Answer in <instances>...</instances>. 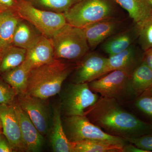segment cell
I'll list each match as a JSON object with an SVG mask.
<instances>
[{"label":"cell","instance_id":"obj_1","mask_svg":"<svg viewBox=\"0 0 152 152\" xmlns=\"http://www.w3.org/2000/svg\"><path fill=\"white\" fill-rule=\"evenodd\" d=\"M85 116L106 133L122 138L152 133V123L140 119L123 109L118 101L101 96Z\"/></svg>","mask_w":152,"mask_h":152},{"label":"cell","instance_id":"obj_2","mask_svg":"<svg viewBox=\"0 0 152 152\" xmlns=\"http://www.w3.org/2000/svg\"><path fill=\"white\" fill-rule=\"evenodd\" d=\"M72 69L55 58L50 62L32 69L26 92L44 100L58 94Z\"/></svg>","mask_w":152,"mask_h":152},{"label":"cell","instance_id":"obj_3","mask_svg":"<svg viewBox=\"0 0 152 152\" xmlns=\"http://www.w3.org/2000/svg\"><path fill=\"white\" fill-rule=\"evenodd\" d=\"M117 5L115 0H80L63 14L69 24L83 28L96 22L114 18Z\"/></svg>","mask_w":152,"mask_h":152},{"label":"cell","instance_id":"obj_4","mask_svg":"<svg viewBox=\"0 0 152 152\" xmlns=\"http://www.w3.org/2000/svg\"><path fill=\"white\" fill-rule=\"evenodd\" d=\"M15 11L21 19L50 39L68 24L64 14L38 8L26 0H18Z\"/></svg>","mask_w":152,"mask_h":152},{"label":"cell","instance_id":"obj_5","mask_svg":"<svg viewBox=\"0 0 152 152\" xmlns=\"http://www.w3.org/2000/svg\"><path fill=\"white\" fill-rule=\"evenodd\" d=\"M50 39L56 59H78L89 50L83 29L68 23Z\"/></svg>","mask_w":152,"mask_h":152},{"label":"cell","instance_id":"obj_6","mask_svg":"<svg viewBox=\"0 0 152 152\" xmlns=\"http://www.w3.org/2000/svg\"><path fill=\"white\" fill-rule=\"evenodd\" d=\"M62 122L66 136L72 142L85 140H97L123 146L128 143L122 138L106 133L86 116H66Z\"/></svg>","mask_w":152,"mask_h":152},{"label":"cell","instance_id":"obj_7","mask_svg":"<svg viewBox=\"0 0 152 152\" xmlns=\"http://www.w3.org/2000/svg\"><path fill=\"white\" fill-rule=\"evenodd\" d=\"M132 73L122 70H114L88 83L91 89L102 96L124 99L132 95H136L131 84Z\"/></svg>","mask_w":152,"mask_h":152},{"label":"cell","instance_id":"obj_8","mask_svg":"<svg viewBox=\"0 0 152 152\" xmlns=\"http://www.w3.org/2000/svg\"><path fill=\"white\" fill-rule=\"evenodd\" d=\"M99 97L90 88L88 83H73L68 86L64 96L61 110L66 116H85L87 109Z\"/></svg>","mask_w":152,"mask_h":152},{"label":"cell","instance_id":"obj_9","mask_svg":"<svg viewBox=\"0 0 152 152\" xmlns=\"http://www.w3.org/2000/svg\"><path fill=\"white\" fill-rule=\"evenodd\" d=\"M17 96V102L27 114L41 134L43 136L47 135L50 129V117L44 100L26 92L19 94Z\"/></svg>","mask_w":152,"mask_h":152},{"label":"cell","instance_id":"obj_10","mask_svg":"<svg viewBox=\"0 0 152 152\" xmlns=\"http://www.w3.org/2000/svg\"><path fill=\"white\" fill-rule=\"evenodd\" d=\"M0 118L3 134L8 141L13 151H26L14 103L0 105Z\"/></svg>","mask_w":152,"mask_h":152},{"label":"cell","instance_id":"obj_11","mask_svg":"<svg viewBox=\"0 0 152 152\" xmlns=\"http://www.w3.org/2000/svg\"><path fill=\"white\" fill-rule=\"evenodd\" d=\"M74 74V83H85L93 81L104 75L107 58L97 53H88Z\"/></svg>","mask_w":152,"mask_h":152},{"label":"cell","instance_id":"obj_12","mask_svg":"<svg viewBox=\"0 0 152 152\" xmlns=\"http://www.w3.org/2000/svg\"><path fill=\"white\" fill-rule=\"evenodd\" d=\"M14 105L18 118L26 151H40L43 145V136L41 134L27 114L17 102L14 103Z\"/></svg>","mask_w":152,"mask_h":152},{"label":"cell","instance_id":"obj_13","mask_svg":"<svg viewBox=\"0 0 152 152\" xmlns=\"http://www.w3.org/2000/svg\"><path fill=\"white\" fill-rule=\"evenodd\" d=\"M121 21L115 18L99 21L83 28L89 46L95 49L118 29Z\"/></svg>","mask_w":152,"mask_h":152},{"label":"cell","instance_id":"obj_14","mask_svg":"<svg viewBox=\"0 0 152 152\" xmlns=\"http://www.w3.org/2000/svg\"><path fill=\"white\" fill-rule=\"evenodd\" d=\"M55 59L51 39L41 35L35 43L27 50L24 63L32 70L50 62Z\"/></svg>","mask_w":152,"mask_h":152},{"label":"cell","instance_id":"obj_15","mask_svg":"<svg viewBox=\"0 0 152 152\" xmlns=\"http://www.w3.org/2000/svg\"><path fill=\"white\" fill-rule=\"evenodd\" d=\"M61 112V104L55 106L50 134L52 149L56 152H74L72 142L68 140L64 130Z\"/></svg>","mask_w":152,"mask_h":152},{"label":"cell","instance_id":"obj_16","mask_svg":"<svg viewBox=\"0 0 152 152\" xmlns=\"http://www.w3.org/2000/svg\"><path fill=\"white\" fill-rule=\"evenodd\" d=\"M138 36L137 27L135 24L130 28L108 38L103 44V50L109 56L117 54L132 45Z\"/></svg>","mask_w":152,"mask_h":152},{"label":"cell","instance_id":"obj_17","mask_svg":"<svg viewBox=\"0 0 152 152\" xmlns=\"http://www.w3.org/2000/svg\"><path fill=\"white\" fill-rule=\"evenodd\" d=\"M21 19L15 10L0 12V53L12 45L16 29Z\"/></svg>","mask_w":152,"mask_h":152},{"label":"cell","instance_id":"obj_18","mask_svg":"<svg viewBox=\"0 0 152 152\" xmlns=\"http://www.w3.org/2000/svg\"><path fill=\"white\" fill-rule=\"evenodd\" d=\"M139 64L135 50L132 45L126 50L107 58L104 75L114 70L132 73Z\"/></svg>","mask_w":152,"mask_h":152},{"label":"cell","instance_id":"obj_19","mask_svg":"<svg viewBox=\"0 0 152 152\" xmlns=\"http://www.w3.org/2000/svg\"><path fill=\"white\" fill-rule=\"evenodd\" d=\"M138 24L152 15V5L148 0H115Z\"/></svg>","mask_w":152,"mask_h":152},{"label":"cell","instance_id":"obj_20","mask_svg":"<svg viewBox=\"0 0 152 152\" xmlns=\"http://www.w3.org/2000/svg\"><path fill=\"white\" fill-rule=\"evenodd\" d=\"M72 143L74 152H123L124 146L97 140H83Z\"/></svg>","mask_w":152,"mask_h":152},{"label":"cell","instance_id":"obj_21","mask_svg":"<svg viewBox=\"0 0 152 152\" xmlns=\"http://www.w3.org/2000/svg\"><path fill=\"white\" fill-rule=\"evenodd\" d=\"M31 69L24 63L2 74V78L10 85L18 95L26 92Z\"/></svg>","mask_w":152,"mask_h":152},{"label":"cell","instance_id":"obj_22","mask_svg":"<svg viewBox=\"0 0 152 152\" xmlns=\"http://www.w3.org/2000/svg\"><path fill=\"white\" fill-rule=\"evenodd\" d=\"M41 35L35 31L28 22L21 19L14 33L12 45L28 50L35 43Z\"/></svg>","mask_w":152,"mask_h":152},{"label":"cell","instance_id":"obj_23","mask_svg":"<svg viewBox=\"0 0 152 152\" xmlns=\"http://www.w3.org/2000/svg\"><path fill=\"white\" fill-rule=\"evenodd\" d=\"M131 84L136 95H140L152 85V70L144 62L139 64L131 76Z\"/></svg>","mask_w":152,"mask_h":152},{"label":"cell","instance_id":"obj_24","mask_svg":"<svg viewBox=\"0 0 152 152\" xmlns=\"http://www.w3.org/2000/svg\"><path fill=\"white\" fill-rule=\"evenodd\" d=\"M27 50L12 45L3 53L0 61V73L3 74L17 67L24 62Z\"/></svg>","mask_w":152,"mask_h":152},{"label":"cell","instance_id":"obj_25","mask_svg":"<svg viewBox=\"0 0 152 152\" xmlns=\"http://www.w3.org/2000/svg\"><path fill=\"white\" fill-rule=\"evenodd\" d=\"M36 7L64 13L80 0H26Z\"/></svg>","mask_w":152,"mask_h":152},{"label":"cell","instance_id":"obj_26","mask_svg":"<svg viewBox=\"0 0 152 152\" xmlns=\"http://www.w3.org/2000/svg\"><path fill=\"white\" fill-rule=\"evenodd\" d=\"M135 24L137 27L139 44L145 51L152 48V15Z\"/></svg>","mask_w":152,"mask_h":152},{"label":"cell","instance_id":"obj_27","mask_svg":"<svg viewBox=\"0 0 152 152\" xmlns=\"http://www.w3.org/2000/svg\"><path fill=\"white\" fill-rule=\"evenodd\" d=\"M18 94L10 85L0 78V105H10L15 102Z\"/></svg>","mask_w":152,"mask_h":152},{"label":"cell","instance_id":"obj_28","mask_svg":"<svg viewBox=\"0 0 152 152\" xmlns=\"http://www.w3.org/2000/svg\"><path fill=\"white\" fill-rule=\"evenodd\" d=\"M136 107L144 113L152 117V92L145 91L135 102Z\"/></svg>","mask_w":152,"mask_h":152},{"label":"cell","instance_id":"obj_29","mask_svg":"<svg viewBox=\"0 0 152 152\" xmlns=\"http://www.w3.org/2000/svg\"><path fill=\"white\" fill-rule=\"evenodd\" d=\"M124 140L142 149L152 152V133L136 137L126 138Z\"/></svg>","mask_w":152,"mask_h":152},{"label":"cell","instance_id":"obj_30","mask_svg":"<svg viewBox=\"0 0 152 152\" xmlns=\"http://www.w3.org/2000/svg\"><path fill=\"white\" fill-rule=\"evenodd\" d=\"M18 0H0V12L7 10H15Z\"/></svg>","mask_w":152,"mask_h":152},{"label":"cell","instance_id":"obj_31","mask_svg":"<svg viewBox=\"0 0 152 152\" xmlns=\"http://www.w3.org/2000/svg\"><path fill=\"white\" fill-rule=\"evenodd\" d=\"M10 143L3 133L0 137V152H13Z\"/></svg>","mask_w":152,"mask_h":152},{"label":"cell","instance_id":"obj_32","mask_svg":"<svg viewBox=\"0 0 152 152\" xmlns=\"http://www.w3.org/2000/svg\"><path fill=\"white\" fill-rule=\"evenodd\" d=\"M142 61H143L152 70V48L145 51Z\"/></svg>","mask_w":152,"mask_h":152},{"label":"cell","instance_id":"obj_33","mask_svg":"<svg viewBox=\"0 0 152 152\" xmlns=\"http://www.w3.org/2000/svg\"><path fill=\"white\" fill-rule=\"evenodd\" d=\"M129 144L127 143L123 148V152H148L138 147L135 145L129 143Z\"/></svg>","mask_w":152,"mask_h":152},{"label":"cell","instance_id":"obj_34","mask_svg":"<svg viewBox=\"0 0 152 152\" xmlns=\"http://www.w3.org/2000/svg\"><path fill=\"white\" fill-rule=\"evenodd\" d=\"M2 130V124L1 121V118H0V130Z\"/></svg>","mask_w":152,"mask_h":152},{"label":"cell","instance_id":"obj_35","mask_svg":"<svg viewBox=\"0 0 152 152\" xmlns=\"http://www.w3.org/2000/svg\"><path fill=\"white\" fill-rule=\"evenodd\" d=\"M145 91H149L151 92H152V85L151 86V87L148 89V90H147Z\"/></svg>","mask_w":152,"mask_h":152},{"label":"cell","instance_id":"obj_36","mask_svg":"<svg viewBox=\"0 0 152 152\" xmlns=\"http://www.w3.org/2000/svg\"><path fill=\"white\" fill-rule=\"evenodd\" d=\"M3 54L1 53H0V61H1V59L2 57Z\"/></svg>","mask_w":152,"mask_h":152},{"label":"cell","instance_id":"obj_37","mask_svg":"<svg viewBox=\"0 0 152 152\" xmlns=\"http://www.w3.org/2000/svg\"><path fill=\"white\" fill-rule=\"evenodd\" d=\"M2 130H0V137H1V135L2 134H3V131Z\"/></svg>","mask_w":152,"mask_h":152},{"label":"cell","instance_id":"obj_38","mask_svg":"<svg viewBox=\"0 0 152 152\" xmlns=\"http://www.w3.org/2000/svg\"><path fill=\"white\" fill-rule=\"evenodd\" d=\"M148 1H149L151 3V4L152 5V0H148Z\"/></svg>","mask_w":152,"mask_h":152}]
</instances>
